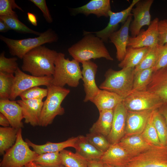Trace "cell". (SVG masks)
<instances>
[{"instance_id": "42", "label": "cell", "mask_w": 167, "mask_h": 167, "mask_svg": "<svg viewBox=\"0 0 167 167\" xmlns=\"http://www.w3.org/2000/svg\"><path fill=\"white\" fill-rule=\"evenodd\" d=\"M16 8L24 11L22 9L16 4L14 0H0V16L11 15L16 14L12 10Z\"/></svg>"}, {"instance_id": "2", "label": "cell", "mask_w": 167, "mask_h": 167, "mask_svg": "<svg viewBox=\"0 0 167 167\" xmlns=\"http://www.w3.org/2000/svg\"><path fill=\"white\" fill-rule=\"evenodd\" d=\"M84 36L68 49L70 55L79 63L104 58L113 61L104 42L90 32L84 31Z\"/></svg>"}, {"instance_id": "11", "label": "cell", "mask_w": 167, "mask_h": 167, "mask_svg": "<svg viewBox=\"0 0 167 167\" xmlns=\"http://www.w3.org/2000/svg\"><path fill=\"white\" fill-rule=\"evenodd\" d=\"M153 2V0H139L135 5V7L132 9L131 13L134 19L129 27L131 37L136 36L142 27L150 24L152 21L150 11Z\"/></svg>"}, {"instance_id": "50", "label": "cell", "mask_w": 167, "mask_h": 167, "mask_svg": "<svg viewBox=\"0 0 167 167\" xmlns=\"http://www.w3.org/2000/svg\"><path fill=\"white\" fill-rule=\"evenodd\" d=\"M23 167H43L40 166L37 164H36L33 161H31L26 165ZM58 167H65L64 166L62 165Z\"/></svg>"}, {"instance_id": "20", "label": "cell", "mask_w": 167, "mask_h": 167, "mask_svg": "<svg viewBox=\"0 0 167 167\" xmlns=\"http://www.w3.org/2000/svg\"><path fill=\"white\" fill-rule=\"evenodd\" d=\"M131 157L118 143L111 144L101 159L103 164L115 167H125Z\"/></svg>"}, {"instance_id": "16", "label": "cell", "mask_w": 167, "mask_h": 167, "mask_svg": "<svg viewBox=\"0 0 167 167\" xmlns=\"http://www.w3.org/2000/svg\"><path fill=\"white\" fill-rule=\"evenodd\" d=\"M153 111L127 110L126 128L124 136L141 134L144 129Z\"/></svg>"}, {"instance_id": "29", "label": "cell", "mask_w": 167, "mask_h": 167, "mask_svg": "<svg viewBox=\"0 0 167 167\" xmlns=\"http://www.w3.org/2000/svg\"><path fill=\"white\" fill-rule=\"evenodd\" d=\"M19 129L11 127H0V154L5 152L15 143Z\"/></svg>"}, {"instance_id": "19", "label": "cell", "mask_w": 167, "mask_h": 167, "mask_svg": "<svg viewBox=\"0 0 167 167\" xmlns=\"http://www.w3.org/2000/svg\"><path fill=\"white\" fill-rule=\"evenodd\" d=\"M0 112L7 118L11 127L17 129L24 127L22 109L17 101L0 99Z\"/></svg>"}, {"instance_id": "22", "label": "cell", "mask_w": 167, "mask_h": 167, "mask_svg": "<svg viewBox=\"0 0 167 167\" xmlns=\"http://www.w3.org/2000/svg\"><path fill=\"white\" fill-rule=\"evenodd\" d=\"M111 10L110 0H92L83 6L72 9V12L75 15L82 14L87 16L92 14L97 17H108Z\"/></svg>"}, {"instance_id": "32", "label": "cell", "mask_w": 167, "mask_h": 167, "mask_svg": "<svg viewBox=\"0 0 167 167\" xmlns=\"http://www.w3.org/2000/svg\"><path fill=\"white\" fill-rule=\"evenodd\" d=\"M0 19L6 24L11 30L19 33L33 34L38 36L41 33L32 29L21 22L18 19L16 14L8 16H0Z\"/></svg>"}, {"instance_id": "6", "label": "cell", "mask_w": 167, "mask_h": 167, "mask_svg": "<svg viewBox=\"0 0 167 167\" xmlns=\"http://www.w3.org/2000/svg\"><path fill=\"white\" fill-rule=\"evenodd\" d=\"M0 39L6 45L11 55L23 59L24 55L33 49L45 44L56 42L58 36L50 28L34 38L15 40L0 35Z\"/></svg>"}, {"instance_id": "49", "label": "cell", "mask_w": 167, "mask_h": 167, "mask_svg": "<svg viewBox=\"0 0 167 167\" xmlns=\"http://www.w3.org/2000/svg\"><path fill=\"white\" fill-rule=\"evenodd\" d=\"M11 30L6 24L2 20L0 19V32H6Z\"/></svg>"}, {"instance_id": "10", "label": "cell", "mask_w": 167, "mask_h": 167, "mask_svg": "<svg viewBox=\"0 0 167 167\" xmlns=\"http://www.w3.org/2000/svg\"><path fill=\"white\" fill-rule=\"evenodd\" d=\"M53 76L36 77L24 72L19 67L15 73V78L10 100L14 101L23 92L35 87L52 84Z\"/></svg>"}, {"instance_id": "43", "label": "cell", "mask_w": 167, "mask_h": 167, "mask_svg": "<svg viewBox=\"0 0 167 167\" xmlns=\"http://www.w3.org/2000/svg\"><path fill=\"white\" fill-rule=\"evenodd\" d=\"M158 45H162L167 43V18L159 20L158 26Z\"/></svg>"}, {"instance_id": "14", "label": "cell", "mask_w": 167, "mask_h": 167, "mask_svg": "<svg viewBox=\"0 0 167 167\" xmlns=\"http://www.w3.org/2000/svg\"><path fill=\"white\" fill-rule=\"evenodd\" d=\"M82 64V79L85 94L84 101L86 102L91 101L100 89L97 86L95 80L98 68L97 64L91 60L84 62Z\"/></svg>"}, {"instance_id": "25", "label": "cell", "mask_w": 167, "mask_h": 167, "mask_svg": "<svg viewBox=\"0 0 167 167\" xmlns=\"http://www.w3.org/2000/svg\"><path fill=\"white\" fill-rule=\"evenodd\" d=\"M78 138V136L72 137L63 142L52 143L48 141L42 145L35 144L28 139H26L25 141L29 146L32 148L34 151L39 155L47 152H60L68 147H71L75 148Z\"/></svg>"}, {"instance_id": "3", "label": "cell", "mask_w": 167, "mask_h": 167, "mask_svg": "<svg viewBox=\"0 0 167 167\" xmlns=\"http://www.w3.org/2000/svg\"><path fill=\"white\" fill-rule=\"evenodd\" d=\"M79 62L73 59L66 58L65 54L58 53L55 62L52 84L61 87L66 84L75 88L82 79V75Z\"/></svg>"}, {"instance_id": "1", "label": "cell", "mask_w": 167, "mask_h": 167, "mask_svg": "<svg viewBox=\"0 0 167 167\" xmlns=\"http://www.w3.org/2000/svg\"><path fill=\"white\" fill-rule=\"evenodd\" d=\"M58 53L44 45L38 46L24 55L22 69L35 76H53Z\"/></svg>"}, {"instance_id": "30", "label": "cell", "mask_w": 167, "mask_h": 167, "mask_svg": "<svg viewBox=\"0 0 167 167\" xmlns=\"http://www.w3.org/2000/svg\"><path fill=\"white\" fill-rule=\"evenodd\" d=\"M62 165L65 167H88V161L77 152L64 149L60 152Z\"/></svg>"}, {"instance_id": "13", "label": "cell", "mask_w": 167, "mask_h": 167, "mask_svg": "<svg viewBox=\"0 0 167 167\" xmlns=\"http://www.w3.org/2000/svg\"><path fill=\"white\" fill-rule=\"evenodd\" d=\"M159 21L158 18H155L151 21L146 30H141L135 37H130L127 47L135 48L151 47L157 45Z\"/></svg>"}, {"instance_id": "21", "label": "cell", "mask_w": 167, "mask_h": 167, "mask_svg": "<svg viewBox=\"0 0 167 167\" xmlns=\"http://www.w3.org/2000/svg\"><path fill=\"white\" fill-rule=\"evenodd\" d=\"M131 158L150 148L153 146L141 134L123 137L118 143Z\"/></svg>"}, {"instance_id": "46", "label": "cell", "mask_w": 167, "mask_h": 167, "mask_svg": "<svg viewBox=\"0 0 167 167\" xmlns=\"http://www.w3.org/2000/svg\"><path fill=\"white\" fill-rule=\"evenodd\" d=\"M0 125L3 127H9L10 122L7 118L2 114L0 113Z\"/></svg>"}, {"instance_id": "7", "label": "cell", "mask_w": 167, "mask_h": 167, "mask_svg": "<svg viewBox=\"0 0 167 167\" xmlns=\"http://www.w3.org/2000/svg\"><path fill=\"white\" fill-rule=\"evenodd\" d=\"M39 154L31 150L23 138L22 128L19 129L15 144L3 156L0 167H23L33 161Z\"/></svg>"}, {"instance_id": "31", "label": "cell", "mask_w": 167, "mask_h": 167, "mask_svg": "<svg viewBox=\"0 0 167 167\" xmlns=\"http://www.w3.org/2000/svg\"><path fill=\"white\" fill-rule=\"evenodd\" d=\"M153 72V68H151L135 73L132 91L147 90V87L151 81Z\"/></svg>"}, {"instance_id": "15", "label": "cell", "mask_w": 167, "mask_h": 167, "mask_svg": "<svg viewBox=\"0 0 167 167\" xmlns=\"http://www.w3.org/2000/svg\"><path fill=\"white\" fill-rule=\"evenodd\" d=\"M127 110L122 102L113 109V117L111 131L107 138L111 144L118 143L124 136Z\"/></svg>"}, {"instance_id": "26", "label": "cell", "mask_w": 167, "mask_h": 167, "mask_svg": "<svg viewBox=\"0 0 167 167\" xmlns=\"http://www.w3.org/2000/svg\"><path fill=\"white\" fill-rule=\"evenodd\" d=\"M78 137L75 148L76 152L88 161L100 160L104 153L92 145L86 136L80 135Z\"/></svg>"}, {"instance_id": "4", "label": "cell", "mask_w": 167, "mask_h": 167, "mask_svg": "<svg viewBox=\"0 0 167 167\" xmlns=\"http://www.w3.org/2000/svg\"><path fill=\"white\" fill-rule=\"evenodd\" d=\"M47 88L48 94L44 102L39 121V126L42 127L51 124L56 116L64 114L65 110L61 104L70 92L69 89L52 84Z\"/></svg>"}, {"instance_id": "28", "label": "cell", "mask_w": 167, "mask_h": 167, "mask_svg": "<svg viewBox=\"0 0 167 167\" xmlns=\"http://www.w3.org/2000/svg\"><path fill=\"white\" fill-rule=\"evenodd\" d=\"M149 48L127 47L125 57L118 64V66L122 69L135 68L141 62Z\"/></svg>"}, {"instance_id": "9", "label": "cell", "mask_w": 167, "mask_h": 167, "mask_svg": "<svg viewBox=\"0 0 167 167\" xmlns=\"http://www.w3.org/2000/svg\"><path fill=\"white\" fill-rule=\"evenodd\" d=\"M125 167H167V146H153L131 158Z\"/></svg>"}, {"instance_id": "40", "label": "cell", "mask_w": 167, "mask_h": 167, "mask_svg": "<svg viewBox=\"0 0 167 167\" xmlns=\"http://www.w3.org/2000/svg\"><path fill=\"white\" fill-rule=\"evenodd\" d=\"M48 93L47 88H43L38 87H35L28 89L22 92L19 96L21 99L27 100L30 99L42 100L47 96Z\"/></svg>"}, {"instance_id": "33", "label": "cell", "mask_w": 167, "mask_h": 167, "mask_svg": "<svg viewBox=\"0 0 167 167\" xmlns=\"http://www.w3.org/2000/svg\"><path fill=\"white\" fill-rule=\"evenodd\" d=\"M153 122L161 145L167 146V125L164 118L158 109L153 111Z\"/></svg>"}, {"instance_id": "52", "label": "cell", "mask_w": 167, "mask_h": 167, "mask_svg": "<svg viewBox=\"0 0 167 167\" xmlns=\"http://www.w3.org/2000/svg\"><path fill=\"white\" fill-rule=\"evenodd\" d=\"M165 68V70L167 71V66Z\"/></svg>"}, {"instance_id": "5", "label": "cell", "mask_w": 167, "mask_h": 167, "mask_svg": "<svg viewBox=\"0 0 167 167\" xmlns=\"http://www.w3.org/2000/svg\"><path fill=\"white\" fill-rule=\"evenodd\" d=\"M134 69L124 68L119 71L109 69L99 88L114 92L124 99L132 90Z\"/></svg>"}, {"instance_id": "12", "label": "cell", "mask_w": 167, "mask_h": 167, "mask_svg": "<svg viewBox=\"0 0 167 167\" xmlns=\"http://www.w3.org/2000/svg\"><path fill=\"white\" fill-rule=\"evenodd\" d=\"M139 0H133L127 8L121 11L114 12L111 10L109 12V21L107 25L103 29L96 32H91L101 38L104 42H107L110 35L116 30L120 23L123 24L129 16L132 15L131 11Z\"/></svg>"}, {"instance_id": "48", "label": "cell", "mask_w": 167, "mask_h": 167, "mask_svg": "<svg viewBox=\"0 0 167 167\" xmlns=\"http://www.w3.org/2000/svg\"><path fill=\"white\" fill-rule=\"evenodd\" d=\"M158 110L164 118L167 125V104H164Z\"/></svg>"}, {"instance_id": "18", "label": "cell", "mask_w": 167, "mask_h": 167, "mask_svg": "<svg viewBox=\"0 0 167 167\" xmlns=\"http://www.w3.org/2000/svg\"><path fill=\"white\" fill-rule=\"evenodd\" d=\"M42 100H20L17 101L20 106L24 122L33 126L39 125L44 102Z\"/></svg>"}, {"instance_id": "24", "label": "cell", "mask_w": 167, "mask_h": 167, "mask_svg": "<svg viewBox=\"0 0 167 167\" xmlns=\"http://www.w3.org/2000/svg\"><path fill=\"white\" fill-rule=\"evenodd\" d=\"M147 90L156 95L167 104V71L163 68L154 72Z\"/></svg>"}, {"instance_id": "37", "label": "cell", "mask_w": 167, "mask_h": 167, "mask_svg": "<svg viewBox=\"0 0 167 167\" xmlns=\"http://www.w3.org/2000/svg\"><path fill=\"white\" fill-rule=\"evenodd\" d=\"M153 111L151 113L141 135L147 141L153 145L162 146L161 143L153 123Z\"/></svg>"}, {"instance_id": "39", "label": "cell", "mask_w": 167, "mask_h": 167, "mask_svg": "<svg viewBox=\"0 0 167 167\" xmlns=\"http://www.w3.org/2000/svg\"><path fill=\"white\" fill-rule=\"evenodd\" d=\"M16 57L6 58L5 52L3 51L0 55V72L11 74H15L19 68Z\"/></svg>"}, {"instance_id": "8", "label": "cell", "mask_w": 167, "mask_h": 167, "mask_svg": "<svg viewBox=\"0 0 167 167\" xmlns=\"http://www.w3.org/2000/svg\"><path fill=\"white\" fill-rule=\"evenodd\" d=\"M122 103L127 110L131 111L154 110L164 104L156 95L147 90L132 91Z\"/></svg>"}, {"instance_id": "47", "label": "cell", "mask_w": 167, "mask_h": 167, "mask_svg": "<svg viewBox=\"0 0 167 167\" xmlns=\"http://www.w3.org/2000/svg\"><path fill=\"white\" fill-rule=\"evenodd\" d=\"M28 20L34 26L37 25V21L36 16L33 14L28 12L27 13Z\"/></svg>"}, {"instance_id": "23", "label": "cell", "mask_w": 167, "mask_h": 167, "mask_svg": "<svg viewBox=\"0 0 167 167\" xmlns=\"http://www.w3.org/2000/svg\"><path fill=\"white\" fill-rule=\"evenodd\" d=\"M123 98L118 94L109 91L100 89L90 101L96 107L99 112L113 109Z\"/></svg>"}, {"instance_id": "38", "label": "cell", "mask_w": 167, "mask_h": 167, "mask_svg": "<svg viewBox=\"0 0 167 167\" xmlns=\"http://www.w3.org/2000/svg\"><path fill=\"white\" fill-rule=\"evenodd\" d=\"M86 137L92 145L103 153L108 149L111 145L106 137L98 133L90 132L86 134Z\"/></svg>"}, {"instance_id": "34", "label": "cell", "mask_w": 167, "mask_h": 167, "mask_svg": "<svg viewBox=\"0 0 167 167\" xmlns=\"http://www.w3.org/2000/svg\"><path fill=\"white\" fill-rule=\"evenodd\" d=\"M33 162L43 167H58L62 165L59 152L39 154Z\"/></svg>"}, {"instance_id": "35", "label": "cell", "mask_w": 167, "mask_h": 167, "mask_svg": "<svg viewBox=\"0 0 167 167\" xmlns=\"http://www.w3.org/2000/svg\"><path fill=\"white\" fill-rule=\"evenodd\" d=\"M158 45L150 47L140 63L135 68L134 74L145 69L153 68L157 60Z\"/></svg>"}, {"instance_id": "17", "label": "cell", "mask_w": 167, "mask_h": 167, "mask_svg": "<svg viewBox=\"0 0 167 167\" xmlns=\"http://www.w3.org/2000/svg\"><path fill=\"white\" fill-rule=\"evenodd\" d=\"M132 14L129 16L120 28L113 33L109 38L116 47V57L118 61L120 62L124 59L126 53L130 37L129 35V27L132 20Z\"/></svg>"}, {"instance_id": "41", "label": "cell", "mask_w": 167, "mask_h": 167, "mask_svg": "<svg viewBox=\"0 0 167 167\" xmlns=\"http://www.w3.org/2000/svg\"><path fill=\"white\" fill-rule=\"evenodd\" d=\"M167 66V43L162 45H158L156 61L153 67L154 72Z\"/></svg>"}, {"instance_id": "44", "label": "cell", "mask_w": 167, "mask_h": 167, "mask_svg": "<svg viewBox=\"0 0 167 167\" xmlns=\"http://www.w3.org/2000/svg\"><path fill=\"white\" fill-rule=\"evenodd\" d=\"M29 1L41 10L43 13L44 17L48 23H51L53 22L52 18L47 6L45 0H30Z\"/></svg>"}, {"instance_id": "45", "label": "cell", "mask_w": 167, "mask_h": 167, "mask_svg": "<svg viewBox=\"0 0 167 167\" xmlns=\"http://www.w3.org/2000/svg\"><path fill=\"white\" fill-rule=\"evenodd\" d=\"M88 167H104L101 160L88 161Z\"/></svg>"}, {"instance_id": "51", "label": "cell", "mask_w": 167, "mask_h": 167, "mask_svg": "<svg viewBox=\"0 0 167 167\" xmlns=\"http://www.w3.org/2000/svg\"><path fill=\"white\" fill-rule=\"evenodd\" d=\"M104 167H115L107 164H103Z\"/></svg>"}, {"instance_id": "27", "label": "cell", "mask_w": 167, "mask_h": 167, "mask_svg": "<svg viewBox=\"0 0 167 167\" xmlns=\"http://www.w3.org/2000/svg\"><path fill=\"white\" fill-rule=\"evenodd\" d=\"M99 112L98 119L90 128V131L101 134L107 137L109 134L112 128L113 109Z\"/></svg>"}, {"instance_id": "36", "label": "cell", "mask_w": 167, "mask_h": 167, "mask_svg": "<svg viewBox=\"0 0 167 167\" xmlns=\"http://www.w3.org/2000/svg\"><path fill=\"white\" fill-rule=\"evenodd\" d=\"M15 75L0 72V99H10Z\"/></svg>"}]
</instances>
